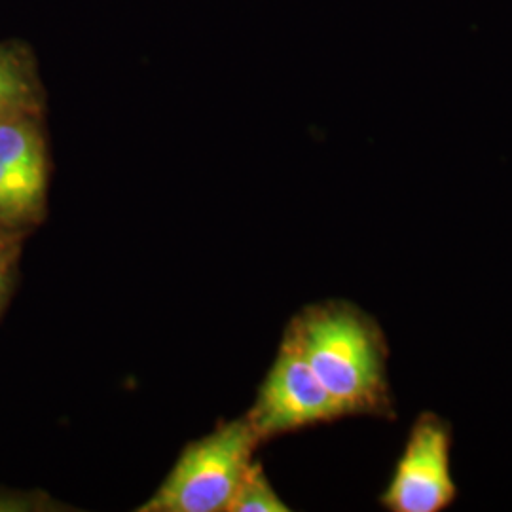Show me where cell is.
I'll return each instance as SVG.
<instances>
[{
  "label": "cell",
  "mask_w": 512,
  "mask_h": 512,
  "mask_svg": "<svg viewBox=\"0 0 512 512\" xmlns=\"http://www.w3.org/2000/svg\"><path fill=\"white\" fill-rule=\"evenodd\" d=\"M287 330L344 418H397L389 348L376 319L346 300H329L304 308Z\"/></svg>",
  "instance_id": "6da1fadb"
},
{
  "label": "cell",
  "mask_w": 512,
  "mask_h": 512,
  "mask_svg": "<svg viewBox=\"0 0 512 512\" xmlns=\"http://www.w3.org/2000/svg\"><path fill=\"white\" fill-rule=\"evenodd\" d=\"M260 439L243 416L186 446L141 512H224Z\"/></svg>",
  "instance_id": "7a4b0ae2"
},
{
  "label": "cell",
  "mask_w": 512,
  "mask_h": 512,
  "mask_svg": "<svg viewBox=\"0 0 512 512\" xmlns=\"http://www.w3.org/2000/svg\"><path fill=\"white\" fill-rule=\"evenodd\" d=\"M452 442L450 421L429 410L418 414L391 480L380 495L385 511L440 512L456 501Z\"/></svg>",
  "instance_id": "3957f363"
},
{
  "label": "cell",
  "mask_w": 512,
  "mask_h": 512,
  "mask_svg": "<svg viewBox=\"0 0 512 512\" xmlns=\"http://www.w3.org/2000/svg\"><path fill=\"white\" fill-rule=\"evenodd\" d=\"M260 442L311 425L344 418L317 380L293 334L285 330L275 363L245 416Z\"/></svg>",
  "instance_id": "277c9868"
},
{
  "label": "cell",
  "mask_w": 512,
  "mask_h": 512,
  "mask_svg": "<svg viewBox=\"0 0 512 512\" xmlns=\"http://www.w3.org/2000/svg\"><path fill=\"white\" fill-rule=\"evenodd\" d=\"M46 148L33 114L0 120V226L40 217L46 196Z\"/></svg>",
  "instance_id": "5b68a950"
},
{
  "label": "cell",
  "mask_w": 512,
  "mask_h": 512,
  "mask_svg": "<svg viewBox=\"0 0 512 512\" xmlns=\"http://www.w3.org/2000/svg\"><path fill=\"white\" fill-rule=\"evenodd\" d=\"M37 82L18 54L0 48V120L37 112Z\"/></svg>",
  "instance_id": "8992f818"
},
{
  "label": "cell",
  "mask_w": 512,
  "mask_h": 512,
  "mask_svg": "<svg viewBox=\"0 0 512 512\" xmlns=\"http://www.w3.org/2000/svg\"><path fill=\"white\" fill-rule=\"evenodd\" d=\"M285 501L275 494L262 465L253 461L241 478L224 512H287Z\"/></svg>",
  "instance_id": "52a82bcc"
},
{
  "label": "cell",
  "mask_w": 512,
  "mask_h": 512,
  "mask_svg": "<svg viewBox=\"0 0 512 512\" xmlns=\"http://www.w3.org/2000/svg\"><path fill=\"white\" fill-rule=\"evenodd\" d=\"M10 264H12V260H10L8 253L0 251V302L4 298L6 285H8V279H10Z\"/></svg>",
  "instance_id": "ba28073f"
}]
</instances>
